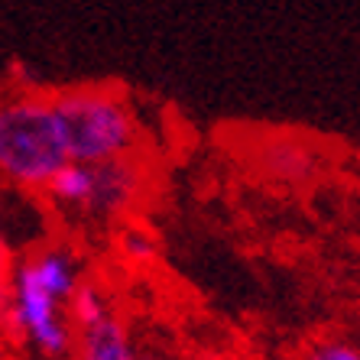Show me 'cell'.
<instances>
[{
    "mask_svg": "<svg viewBox=\"0 0 360 360\" xmlns=\"http://www.w3.org/2000/svg\"><path fill=\"white\" fill-rule=\"evenodd\" d=\"M72 162L65 124L49 91H20L0 108V169L23 192L46 195Z\"/></svg>",
    "mask_w": 360,
    "mask_h": 360,
    "instance_id": "1",
    "label": "cell"
},
{
    "mask_svg": "<svg viewBox=\"0 0 360 360\" xmlns=\"http://www.w3.org/2000/svg\"><path fill=\"white\" fill-rule=\"evenodd\" d=\"M52 98L65 124L68 150L75 162L101 166L136 153L140 120L124 91L108 84H75L52 91Z\"/></svg>",
    "mask_w": 360,
    "mask_h": 360,
    "instance_id": "2",
    "label": "cell"
},
{
    "mask_svg": "<svg viewBox=\"0 0 360 360\" xmlns=\"http://www.w3.org/2000/svg\"><path fill=\"white\" fill-rule=\"evenodd\" d=\"M7 319L39 354L59 360L75 354V331L62 315V302L42 285L33 260L23 257L7 283Z\"/></svg>",
    "mask_w": 360,
    "mask_h": 360,
    "instance_id": "3",
    "label": "cell"
},
{
    "mask_svg": "<svg viewBox=\"0 0 360 360\" xmlns=\"http://www.w3.org/2000/svg\"><path fill=\"white\" fill-rule=\"evenodd\" d=\"M146 185V169H143L140 156H124V160H110L94 166V192L84 214L91 218H120L136 205Z\"/></svg>",
    "mask_w": 360,
    "mask_h": 360,
    "instance_id": "4",
    "label": "cell"
},
{
    "mask_svg": "<svg viewBox=\"0 0 360 360\" xmlns=\"http://www.w3.org/2000/svg\"><path fill=\"white\" fill-rule=\"evenodd\" d=\"M72 360H140V354L134 351L124 321L110 315V319L98 321V325L75 331Z\"/></svg>",
    "mask_w": 360,
    "mask_h": 360,
    "instance_id": "5",
    "label": "cell"
},
{
    "mask_svg": "<svg viewBox=\"0 0 360 360\" xmlns=\"http://www.w3.org/2000/svg\"><path fill=\"white\" fill-rule=\"evenodd\" d=\"M36 273H39L42 285L49 289L59 302H72L75 289L82 285V273H78L75 257L62 247H39V250L30 253Z\"/></svg>",
    "mask_w": 360,
    "mask_h": 360,
    "instance_id": "6",
    "label": "cell"
},
{
    "mask_svg": "<svg viewBox=\"0 0 360 360\" xmlns=\"http://www.w3.org/2000/svg\"><path fill=\"white\" fill-rule=\"evenodd\" d=\"M260 162L273 179H295V182H302V179L315 176V156L302 143H285V140L269 143V146H263Z\"/></svg>",
    "mask_w": 360,
    "mask_h": 360,
    "instance_id": "7",
    "label": "cell"
},
{
    "mask_svg": "<svg viewBox=\"0 0 360 360\" xmlns=\"http://www.w3.org/2000/svg\"><path fill=\"white\" fill-rule=\"evenodd\" d=\"M91 192H94V166H84V162H68L62 169L59 176L52 179L49 185V198L59 201V205H68V208H78L84 211L88 201H91Z\"/></svg>",
    "mask_w": 360,
    "mask_h": 360,
    "instance_id": "8",
    "label": "cell"
},
{
    "mask_svg": "<svg viewBox=\"0 0 360 360\" xmlns=\"http://www.w3.org/2000/svg\"><path fill=\"white\" fill-rule=\"evenodd\" d=\"M68 319H72L75 331H82V328H91V325H98V321L110 319L108 299H104V292H101L98 283H88V279H82V285H78L75 295H72V302H68Z\"/></svg>",
    "mask_w": 360,
    "mask_h": 360,
    "instance_id": "9",
    "label": "cell"
},
{
    "mask_svg": "<svg viewBox=\"0 0 360 360\" xmlns=\"http://www.w3.org/2000/svg\"><path fill=\"white\" fill-rule=\"evenodd\" d=\"M120 250L130 257V260H153L156 253V240H153L146 231H124V240H120Z\"/></svg>",
    "mask_w": 360,
    "mask_h": 360,
    "instance_id": "10",
    "label": "cell"
},
{
    "mask_svg": "<svg viewBox=\"0 0 360 360\" xmlns=\"http://www.w3.org/2000/svg\"><path fill=\"white\" fill-rule=\"evenodd\" d=\"M305 360H360V347L347 341H321L311 347Z\"/></svg>",
    "mask_w": 360,
    "mask_h": 360,
    "instance_id": "11",
    "label": "cell"
},
{
    "mask_svg": "<svg viewBox=\"0 0 360 360\" xmlns=\"http://www.w3.org/2000/svg\"><path fill=\"white\" fill-rule=\"evenodd\" d=\"M140 360H160V357H150V354H146V357H140Z\"/></svg>",
    "mask_w": 360,
    "mask_h": 360,
    "instance_id": "12",
    "label": "cell"
},
{
    "mask_svg": "<svg viewBox=\"0 0 360 360\" xmlns=\"http://www.w3.org/2000/svg\"><path fill=\"white\" fill-rule=\"evenodd\" d=\"M357 166H360V150H357Z\"/></svg>",
    "mask_w": 360,
    "mask_h": 360,
    "instance_id": "13",
    "label": "cell"
}]
</instances>
